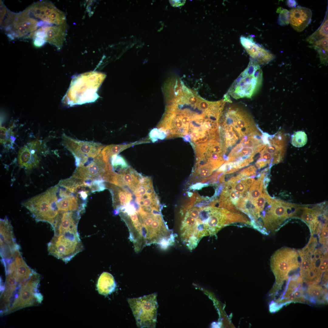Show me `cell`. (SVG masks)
<instances>
[{"instance_id": "39", "label": "cell", "mask_w": 328, "mask_h": 328, "mask_svg": "<svg viewBox=\"0 0 328 328\" xmlns=\"http://www.w3.org/2000/svg\"><path fill=\"white\" fill-rule=\"evenodd\" d=\"M0 25L2 23L6 15L8 9L4 5L3 2L0 0Z\"/></svg>"}, {"instance_id": "24", "label": "cell", "mask_w": 328, "mask_h": 328, "mask_svg": "<svg viewBox=\"0 0 328 328\" xmlns=\"http://www.w3.org/2000/svg\"><path fill=\"white\" fill-rule=\"evenodd\" d=\"M141 142H135L127 144L111 145L105 146L101 153L104 159L107 162H109L111 157L116 155L124 150Z\"/></svg>"}, {"instance_id": "22", "label": "cell", "mask_w": 328, "mask_h": 328, "mask_svg": "<svg viewBox=\"0 0 328 328\" xmlns=\"http://www.w3.org/2000/svg\"><path fill=\"white\" fill-rule=\"evenodd\" d=\"M302 213L300 218L308 225L312 234L315 232L319 224V217L321 211L316 207L309 208L302 207Z\"/></svg>"}, {"instance_id": "29", "label": "cell", "mask_w": 328, "mask_h": 328, "mask_svg": "<svg viewBox=\"0 0 328 328\" xmlns=\"http://www.w3.org/2000/svg\"><path fill=\"white\" fill-rule=\"evenodd\" d=\"M307 140V135L303 131H299L295 132L292 135L291 143L294 146L301 147L306 143Z\"/></svg>"}, {"instance_id": "13", "label": "cell", "mask_w": 328, "mask_h": 328, "mask_svg": "<svg viewBox=\"0 0 328 328\" xmlns=\"http://www.w3.org/2000/svg\"><path fill=\"white\" fill-rule=\"evenodd\" d=\"M0 234L2 260L10 259L15 251L20 247L16 243L12 226L7 217L0 219Z\"/></svg>"}, {"instance_id": "33", "label": "cell", "mask_w": 328, "mask_h": 328, "mask_svg": "<svg viewBox=\"0 0 328 328\" xmlns=\"http://www.w3.org/2000/svg\"><path fill=\"white\" fill-rule=\"evenodd\" d=\"M278 19V24L280 26H285L288 25L290 21V13L285 9H281Z\"/></svg>"}, {"instance_id": "14", "label": "cell", "mask_w": 328, "mask_h": 328, "mask_svg": "<svg viewBox=\"0 0 328 328\" xmlns=\"http://www.w3.org/2000/svg\"><path fill=\"white\" fill-rule=\"evenodd\" d=\"M240 41L251 58L259 65L267 64L275 58L274 56L268 50L256 44L251 36H242Z\"/></svg>"}, {"instance_id": "7", "label": "cell", "mask_w": 328, "mask_h": 328, "mask_svg": "<svg viewBox=\"0 0 328 328\" xmlns=\"http://www.w3.org/2000/svg\"><path fill=\"white\" fill-rule=\"evenodd\" d=\"M155 293L127 299L139 328H154L157 303Z\"/></svg>"}, {"instance_id": "3", "label": "cell", "mask_w": 328, "mask_h": 328, "mask_svg": "<svg viewBox=\"0 0 328 328\" xmlns=\"http://www.w3.org/2000/svg\"><path fill=\"white\" fill-rule=\"evenodd\" d=\"M0 25L9 39L14 40L33 38L35 32L45 24L30 16L24 10L15 13L8 9Z\"/></svg>"}, {"instance_id": "1", "label": "cell", "mask_w": 328, "mask_h": 328, "mask_svg": "<svg viewBox=\"0 0 328 328\" xmlns=\"http://www.w3.org/2000/svg\"><path fill=\"white\" fill-rule=\"evenodd\" d=\"M262 79L260 65L251 58L248 66L234 80L226 95L235 99L251 98L260 89Z\"/></svg>"}, {"instance_id": "10", "label": "cell", "mask_w": 328, "mask_h": 328, "mask_svg": "<svg viewBox=\"0 0 328 328\" xmlns=\"http://www.w3.org/2000/svg\"><path fill=\"white\" fill-rule=\"evenodd\" d=\"M40 278V275L34 271L26 283L20 287L9 313L41 302L43 296L38 290Z\"/></svg>"}, {"instance_id": "48", "label": "cell", "mask_w": 328, "mask_h": 328, "mask_svg": "<svg viewBox=\"0 0 328 328\" xmlns=\"http://www.w3.org/2000/svg\"><path fill=\"white\" fill-rule=\"evenodd\" d=\"M263 157L268 160H269L271 158L270 156L268 154L264 155H263Z\"/></svg>"}, {"instance_id": "18", "label": "cell", "mask_w": 328, "mask_h": 328, "mask_svg": "<svg viewBox=\"0 0 328 328\" xmlns=\"http://www.w3.org/2000/svg\"><path fill=\"white\" fill-rule=\"evenodd\" d=\"M106 185L111 193L114 210L125 206L132 200L131 192L127 189L108 182Z\"/></svg>"}, {"instance_id": "11", "label": "cell", "mask_w": 328, "mask_h": 328, "mask_svg": "<svg viewBox=\"0 0 328 328\" xmlns=\"http://www.w3.org/2000/svg\"><path fill=\"white\" fill-rule=\"evenodd\" d=\"M24 10L30 16L48 26L61 25L66 22L64 13L49 1H38Z\"/></svg>"}, {"instance_id": "23", "label": "cell", "mask_w": 328, "mask_h": 328, "mask_svg": "<svg viewBox=\"0 0 328 328\" xmlns=\"http://www.w3.org/2000/svg\"><path fill=\"white\" fill-rule=\"evenodd\" d=\"M99 293L107 296L114 292L116 287L114 278L110 273L103 272L100 276L97 285Z\"/></svg>"}, {"instance_id": "36", "label": "cell", "mask_w": 328, "mask_h": 328, "mask_svg": "<svg viewBox=\"0 0 328 328\" xmlns=\"http://www.w3.org/2000/svg\"><path fill=\"white\" fill-rule=\"evenodd\" d=\"M215 102L202 101L199 102L198 107L199 109L206 111L210 109L214 104Z\"/></svg>"}, {"instance_id": "27", "label": "cell", "mask_w": 328, "mask_h": 328, "mask_svg": "<svg viewBox=\"0 0 328 328\" xmlns=\"http://www.w3.org/2000/svg\"><path fill=\"white\" fill-rule=\"evenodd\" d=\"M328 37L321 39L314 43L312 47L318 53L321 62L325 65L328 63Z\"/></svg>"}, {"instance_id": "40", "label": "cell", "mask_w": 328, "mask_h": 328, "mask_svg": "<svg viewBox=\"0 0 328 328\" xmlns=\"http://www.w3.org/2000/svg\"><path fill=\"white\" fill-rule=\"evenodd\" d=\"M46 43L44 39L40 38L33 39V44L36 47H40Z\"/></svg>"}, {"instance_id": "16", "label": "cell", "mask_w": 328, "mask_h": 328, "mask_svg": "<svg viewBox=\"0 0 328 328\" xmlns=\"http://www.w3.org/2000/svg\"><path fill=\"white\" fill-rule=\"evenodd\" d=\"M289 12L290 23L296 31H302L311 22L312 13L309 8L298 6L291 9Z\"/></svg>"}, {"instance_id": "12", "label": "cell", "mask_w": 328, "mask_h": 328, "mask_svg": "<svg viewBox=\"0 0 328 328\" xmlns=\"http://www.w3.org/2000/svg\"><path fill=\"white\" fill-rule=\"evenodd\" d=\"M110 164L106 162L101 153L86 165L77 167L72 177L84 180L101 179L108 171H112Z\"/></svg>"}, {"instance_id": "21", "label": "cell", "mask_w": 328, "mask_h": 328, "mask_svg": "<svg viewBox=\"0 0 328 328\" xmlns=\"http://www.w3.org/2000/svg\"><path fill=\"white\" fill-rule=\"evenodd\" d=\"M79 198L73 194L62 198H57L56 205L60 213L77 211L84 212L85 207L80 204Z\"/></svg>"}, {"instance_id": "9", "label": "cell", "mask_w": 328, "mask_h": 328, "mask_svg": "<svg viewBox=\"0 0 328 328\" xmlns=\"http://www.w3.org/2000/svg\"><path fill=\"white\" fill-rule=\"evenodd\" d=\"M62 143L73 154L77 167L89 163L101 153L104 145L93 141H84L72 138L65 134L62 135Z\"/></svg>"}, {"instance_id": "44", "label": "cell", "mask_w": 328, "mask_h": 328, "mask_svg": "<svg viewBox=\"0 0 328 328\" xmlns=\"http://www.w3.org/2000/svg\"><path fill=\"white\" fill-rule=\"evenodd\" d=\"M286 3L287 5L290 7L294 8L297 5V3L295 0H287Z\"/></svg>"}, {"instance_id": "20", "label": "cell", "mask_w": 328, "mask_h": 328, "mask_svg": "<svg viewBox=\"0 0 328 328\" xmlns=\"http://www.w3.org/2000/svg\"><path fill=\"white\" fill-rule=\"evenodd\" d=\"M40 160L39 157L26 146L21 148L19 151L18 163L21 167L32 169L38 167Z\"/></svg>"}, {"instance_id": "25", "label": "cell", "mask_w": 328, "mask_h": 328, "mask_svg": "<svg viewBox=\"0 0 328 328\" xmlns=\"http://www.w3.org/2000/svg\"><path fill=\"white\" fill-rule=\"evenodd\" d=\"M264 177V174H261L257 180L254 181L250 188L247 198L253 206L262 193Z\"/></svg>"}, {"instance_id": "19", "label": "cell", "mask_w": 328, "mask_h": 328, "mask_svg": "<svg viewBox=\"0 0 328 328\" xmlns=\"http://www.w3.org/2000/svg\"><path fill=\"white\" fill-rule=\"evenodd\" d=\"M16 250L13 255L16 268L17 280L19 287L24 285L34 271L31 269L23 259L19 250Z\"/></svg>"}, {"instance_id": "35", "label": "cell", "mask_w": 328, "mask_h": 328, "mask_svg": "<svg viewBox=\"0 0 328 328\" xmlns=\"http://www.w3.org/2000/svg\"><path fill=\"white\" fill-rule=\"evenodd\" d=\"M0 135L1 143L5 144L10 141V132L5 128L0 127Z\"/></svg>"}, {"instance_id": "43", "label": "cell", "mask_w": 328, "mask_h": 328, "mask_svg": "<svg viewBox=\"0 0 328 328\" xmlns=\"http://www.w3.org/2000/svg\"><path fill=\"white\" fill-rule=\"evenodd\" d=\"M188 101L190 104L195 105L196 104L197 99L196 97L194 96H190L188 98Z\"/></svg>"}, {"instance_id": "6", "label": "cell", "mask_w": 328, "mask_h": 328, "mask_svg": "<svg viewBox=\"0 0 328 328\" xmlns=\"http://www.w3.org/2000/svg\"><path fill=\"white\" fill-rule=\"evenodd\" d=\"M84 248L78 233L54 234L47 245L49 255L66 263L70 261Z\"/></svg>"}, {"instance_id": "28", "label": "cell", "mask_w": 328, "mask_h": 328, "mask_svg": "<svg viewBox=\"0 0 328 328\" xmlns=\"http://www.w3.org/2000/svg\"><path fill=\"white\" fill-rule=\"evenodd\" d=\"M325 292L321 286L314 284L310 285L307 290V293L310 297L319 301L325 298Z\"/></svg>"}, {"instance_id": "45", "label": "cell", "mask_w": 328, "mask_h": 328, "mask_svg": "<svg viewBox=\"0 0 328 328\" xmlns=\"http://www.w3.org/2000/svg\"><path fill=\"white\" fill-rule=\"evenodd\" d=\"M328 262L327 255L326 254L322 257L321 264L328 267Z\"/></svg>"}, {"instance_id": "4", "label": "cell", "mask_w": 328, "mask_h": 328, "mask_svg": "<svg viewBox=\"0 0 328 328\" xmlns=\"http://www.w3.org/2000/svg\"><path fill=\"white\" fill-rule=\"evenodd\" d=\"M268 202L269 205L266 210L263 211L260 217L264 233L266 234L277 231L286 219L297 213L299 207L271 198Z\"/></svg>"}, {"instance_id": "37", "label": "cell", "mask_w": 328, "mask_h": 328, "mask_svg": "<svg viewBox=\"0 0 328 328\" xmlns=\"http://www.w3.org/2000/svg\"><path fill=\"white\" fill-rule=\"evenodd\" d=\"M256 169L254 166H251L245 168L240 173V174L244 177H247L251 175H255Z\"/></svg>"}, {"instance_id": "34", "label": "cell", "mask_w": 328, "mask_h": 328, "mask_svg": "<svg viewBox=\"0 0 328 328\" xmlns=\"http://www.w3.org/2000/svg\"><path fill=\"white\" fill-rule=\"evenodd\" d=\"M224 190L228 194L229 197L232 203L236 206L239 200L242 197V195L243 194L231 189H230L225 188Z\"/></svg>"}, {"instance_id": "2", "label": "cell", "mask_w": 328, "mask_h": 328, "mask_svg": "<svg viewBox=\"0 0 328 328\" xmlns=\"http://www.w3.org/2000/svg\"><path fill=\"white\" fill-rule=\"evenodd\" d=\"M56 186L53 187L22 203L36 221L48 222L52 227L60 213L56 205Z\"/></svg>"}, {"instance_id": "26", "label": "cell", "mask_w": 328, "mask_h": 328, "mask_svg": "<svg viewBox=\"0 0 328 328\" xmlns=\"http://www.w3.org/2000/svg\"><path fill=\"white\" fill-rule=\"evenodd\" d=\"M328 12L326 14L324 20L319 28L312 35L306 39V41L310 44L324 38L328 37Z\"/></svg>"}, {"instance_id": "17", "label": "cell", "mask_w": 328, "mask_h": 328, "mask_svg": "<svg viewBox=\"0 0 328 328\" xmlns=\"http://www.w3.org/2000/svg\"><path fill=\"white\" fill-rule=\"evenodd\" d=\"M67 28L66 22L60 25L44 26L45 39L46 42L54 46L58 49H61L65 39Z\"/></svg>"}, {"instance_id": "42", "label": "cell", "mask_w": 328, "mask_h": 328, "mask_svg": "<svg viewBox=\"0 0 328 328\" xmlns=\"http://www.w3.org/2000/svg\"><path fill=\"white\" fill-rule=\"evenodd\" d=\"M169 2L172 6L174 7H177L184 5L186 0H170Z\"/></svg>"}, {"instance_id": "46", "label": "cell", "mask_w": 328, "mask_h": 328, "mask_svg": "<svg viewBox=\"0 0 328 328\" xmlns=\"http://www.w3.org/2000/svg\"><path fill=\"white\" fill-rule=\"evenodd\" d=\"M327 267L321 264L319 267L318 270L319 272L322 274V273L327 270Z\"/></svg>"}, {"instance_id": "31", "label": "cell", "mask_w": 328, "mask_h": 328, "mask_svg": "<svg viewBox=\"0 0 328 328\" xmlns=\"http://www.w3.org/2000/svg\"><path fill=\"white\" fill-rule=\"evenodd\" d=\"M226 183V184L231 189L235 190L242 194L246 193L249 187L247 184L245 179H242L239 182Z\"/></svg>"}, {"instance_id": "41", "label": "cell", "mask_w": 328, "mask_h": 328, "mask_svg": "<svg viewBox=\"0 0 328 328\" xmlns=\"http://www.w3.org/2000/svg\"><path fill=\"white\" fill-rule=\"evenodd\" d=\"M253 161L252 158H248L242 160L238 165L237 168L238 169L248 165L250 162Z\"/></svg>"}, {"instance_id": "5", "label": "cell", "mask_w": 328, "mask_h": 328, "mask_svg": "<svg viewBox=\"0 0 328 328\" xmlns=\"http://www.w3.org/2000/svg\"><path fill=\"white\" fill-rule=\"evenodd\" d=\"M101 73L91 72L74 78L70 88L73 99L70 105L92 102L98 97L97 93L102 79H99Z\"/></svg>"}, {"instance_id": "32", "label": "cell", "mask_w": 328, "mask_h": 328, "mask_svg": "<svg viewBox=\"0 0 328 328\" xmlns=\"http://www.w3.org/2000/svg\"><path fill=\"white\" fill-rule=\"evenodd\" d=\"M104 182L105 181L103 179L93 180L90 186L91 193L99 192L106 189V184Z\"/></svg>"}, {"instance_id": "30", "label": "cell", "mask_w": 328, "mask_h": 328, "mask_svg": "<svg viewBox=\"0 0 328 328\" xmlns=\"http://www.w3.org/2000/svg\"><path fill=\"white\" fill-rule=\"evenodd\" d=\"M110 163L112 170L119 169L118 172L128 167V165L125 160L122 157L117 155L112 156L110 159Z\"/></svg>"}, {"instance_id": "47", "label": "cell", "mask_w": 328, "mask_h": 328, "mask_svg": "<svg viewBox=\"0 0 328 328\" xmlns=\"http://www.w3.org/2000/svg\"><path fill=\"white\" fill-rule=\"evenodd\" d=\"M182 137L185 142H191L190 136L189 134H187Z\"/></svg>"}, {"instance_id": "8", "label": "cell", "mask_w": 328, "mask_h": 328, "mask_svg": "<svg viewBox=\"0 0 328 328\" xmlns=\"http://www.w3.org/2000/svg\"><path fill=\"white\" fill-rule=\"evenodd\" d=\"M299 255L298 251L288 247L278 249L272 255L271 268L278 285H281L284 280L288 279L290 272L299 268Z\"/></svg>"}, {"instance_id": "15", "label": "cell", "mask_w": 328, "mask_h": 328, "mask_svg": "<svg viewBox=\"0 0 328 328\" xmlns=\"http://www.w3.org/2000/svg\"><path fill=\"white\" fill-rule=\"evenodd\" d=\"M81 214L77 211L60 213L53 227L54 234H61L67 233H78L77 225Z\"/></svg>"}, {"instance_id": "38", "label": "cell", "mask_w": 328, "mask_h": 328, "mask_svg": "<svg viewBox=\"0 0 328 328\" xmlns=\"http://www.w3.org/2000/svg\"><path fill=\"white\" fill-rule=\"evenodd\" d=\"M327 224L325 225L322 228L320 235V242L325 244L326 243L328 238V229Z\"/></svg>"}]
</instances>
